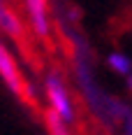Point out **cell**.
<instances>
[{"instance_id":"cell-4","label":"cell","mask_w":132,"mask_h":135,"mask_svg":"<svg viewBox=\"0 0 132 135\" xmlns=\"http://www.w3.org/2000/svg\"><path fill=\"white\" fill-rule=\"evenodd\" d=\"M0 28L5 30V33H9L12 37H21L23 35V28H21V21L16 19V14L12 9H7L5 5H0Z\"/></svg>"},{"instance_id":"cell-2","label":"cell","mask_w":132,"mask_h":135,"mask_svg":"<svg viewBox=\"0 0 132 135\" xmlns=\"http://www.w3.org/2000/svg\"><path fill=\"white\" fill-rule=\"evenodd\" d=\"M0 77L2 81L9 86V91L16 95H21L23 91V81H21V75H19V70H16V63H14V58L9 56V51L0 44Z\"/></svg>"},{"instance_id":"cell-1","label":"cell","mask_w":132,"mask_h":135,"mask_svg":"<svg viewBox=\"0 0 132 135\" xmlns=\"http://www.w3.org/2000/svg\"><path fill=\"white\" fill-rule=\"evenodd\" d=\"M46 95H49L51 109L65 123H72L74 119H77L74 105H72L70 93H67V89H65V84H63V79H60L58 72H49V77H46Z\"/></svg>"},{"instance_id":"cell-6","label":"cell","mask_w":132,"mask_h":135,"mask_svg":"<svg viewBox=\"0 0 132 135\" xmlns=\"http://www.w3.org/2000/svg\"><path fill=\"white\" fill-rule=\"evenodd\" d=\"M44 121H46V128H49V133H51V135H70V133H67L65 121H63L53 109L44 112Z\"/></svg>"},{"instance_id":"cell-5","label":"cell","mask_w":132,"mask_h":135,"mask_svg":"<svg viewBox=\"0 0 132 135\" xmlns=\"http://www.w3.org/2000/svg\"><path fill=\"white\" fill-rule=\"evenodd\" d=\"M107 63H109V68L114 70V72H118V75H130L132 72V61L128 58L125 54H118V51H114V54L107 58Z\"/></svg>"},{"instance_id":"cell-8","label":"cell","mask_w":132,"mask_h":135,"mask_svg":"<svg viewBox=\"0 0 132 135\" xmlns=\"http://www.w3.org/2000/svg\"><path fill=\"white\" fill-rule=\"evenodd\" d=\"M0 5H5V0H0Z\"/></svg>"},{"instance_id":"cell-7","label":"cell","mask_w":132,"mask_h":135,"mask_svg":"<svg viewBox=\"0 0 132 135\" xmlns=\"http://www.w3.org/2000/svg\"><path fill=\"white\" fill-rule=\"evenodd\" d=\"M128 86H130V91H132V72L128 75Z\"/></svg>"},{"instance_id":"cell-3","label":"cell","mask_w":132,"mask_h":135,"mask_svg":"<svg viewBox=\"0 0 132 135\" xmlns=\"http://www.w3.org/2000/svg\"><path fill=\"white\" fill-rule=\"evenodd\" d=\"M26 9L35 33L46 37L49 35V16H46V0H26Z\"/></svg>"}]
</instances>
